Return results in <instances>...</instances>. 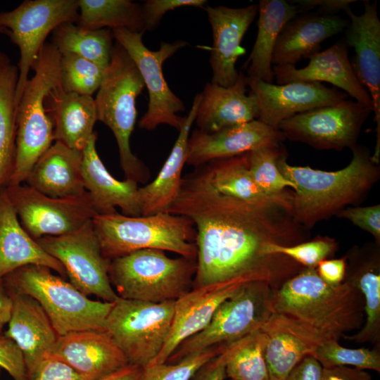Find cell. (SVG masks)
Returning <instances> with one entry per match:
<instances>
[{
	"label": "cell",
	"instance_id": "d6a6232c",
	"mask_svg": "<svg viewBox=\"0 0 380 380\" xmlns=\"http://www.w3.org/2000/svg\"><path fill=\"white\" fill-rule=\"evenodd\" d=\"M197 167L208 182L220 193L255 204L281 203L291 206L292 194L277 196L263 192L253 179L248 153L210 161Z\"/></svg>",
	"mask_w": 380,
	"mask_h": 380
},
{
	"label": "cell",
	"instance_id": "f5cc1de1",
	"mask_svg": "<svg viewBox=\"0 0 380 380\" xmlns=\"http://www.w3.org/2000/svg\"><path fill=\"white\" fill-rule=\"evenodd\" d=\"M323 380H372V378L367 370L338 366L323 368Z\"/></svg>",
	"mask_w": 380,
	"mask_h": 380
},
{
	"label": "cell",
	"instance_id": "8fae6325",
	"mask_svg": "<svg viewBox=\"0 0 380 380\" xmlns=\"http://www.w3.org/2000/svg\"><path fill=\"white\" fill-rule=\"evenodd\" d=\"M78 18L77 0H26L0 13V32L6 33L20 51L16 107L46 38L60 25L77 23Z\"/></svg>",
	"mask_w": 380,
	"mask_h": 380
},
{
	"label": "cell",
	"instance_id": "83f0119b",
	"mask_svg": "<svg viewBox=\"0 0 380 380\" xmlns=\"http://www.w3.org/2000/svg\"><path fill=\"white\" fill-rule=\"evenodd\" d=\"M46 267L66 275L63 265L22 227L4 187L0 189V280L24 266Z\"/></svg>",
	"mask_w": 380,
	"mask_h": 380
},
{
	"label": "cell",
	"instance_id": "52a82bcc",
	"mask_svg": "<svg viewBox=\"0 0 380 380\" xmlns=\"http://www.w3.org/2000/svg\"><path fill=\"white\" fill-rule=\"evenodd\" d=\"M144 87L135 63L116 42L94 99L97 119L112 131L115 138L120 166L126 179L137 183H145L150 177L148 168L130 147V137L137 120L136 99Z\"/></svg>",
	"mask_w": 380,
	"mask_h": 380
},
{
	"label": "cell",
	"instance_id": "74e56055",
	"mask_svg": "<svg viewBox=\"0 0 380 380\" xmlns=\"http://www.w3.org/2000/svg\"><path fill=\"white\" fill-rule=\"evenodd\" d=\"M349 280L365 299L366 320L361 329L343 338L357 343H376L380 336V273L377 264H369L358 270Z\"/></svg>",
	"mask_w": 380,
	"mask_h": 380
},
{
	"label": "cell",
	"instance_id": "7bdbcfd3",
	"mask_svg": "<svg viewBox=\"0 0 380 380\" xmlns=\"http://www.w3.org/2000/svg\"><path fill=\"white\" fill-rule=\"evenodd\" d=\"M336 246L331 239L319 238L291 246L270 243L267 247V253L287 256L303 267L316 268L335 251Z\"/></svg>",
	"mask_w": 380,
	"mask_h": 380
},
{
	"label": "cell",
	"instance_id": "7dc6e473",
	"mask_svg": "<svg viewBox=\"0 0 380 380\" xmlns=\"http://www.w3.org/2000/svg\"><path fill=\"white\" fill-rule=\"evenodd\" d=\"M32 380L87 379L63 362L49 357L40 365Z\"/></svg>",
	"mask_w": 380,
	"mask_h": 380
},
{
	"label": "cell",
	"instance_id": "ac0fdd59",
	"mask_svg": "<svg viewBox=\"0 0 380 380\" xmlns=\"http://www.w3.org/2000/svg\"><path fill=\"white\" fill-rule=\"evenodd\" d=\"M213 34V47L209 59L211 82L229 87L236 80L238 58L245 53L242 39L258 12L256 4L241 8L224 6H205Z\"/></svg>",
	"mask_w": 380,
	"mask_h": 380
},
{
	"label": "cell",
	"instance_id": "ee69618b",
	"mask_svg": "<svg viewBox=\"0 0 380 380\" xmlns=\"http://www.w3.org/2000/svg\"><path fill=\"white\" fill-rule=\"evenodd\" d=\"M205 0H148L141 5L144 31L156 28L163 15L168 11L182 7L204 8Z\"/></svg>",
	"mask_w": 380,
	"mask_h": 380
},
{
	"label": "cell",
	"instance_id": "f6af8a7d",
	"mask_svg": "<svg viewBox=\"0 0 380 380\" xmlns=\"http://www.w3.org/2000/svg\"><path fill=\"white\" fill-rule=\"evenodd\" d=\"M336 215L349 220L355 225L368 232L379 242L380 205L348 208L342 209Z\"/></svg>",
	"mask_w": 380,
	"mask_h": 380
},
{
	"label": "cell",
	"instance_id": "8992f818",
	"mask_svg": "<svg viewBox=\"0 0 380 380\" xmlns=\"http://www.w3.org/2000/svg\"><path fill=\"white\" fill-rule=\"evenodd\" d=\"M61 53L51 43L42 48L16 107L15 153L6 185L25 182L32 167L53 144V125L44 99L59 84Z\"/></svg>",
	"mask_w": 380,
	"mask_h": 380
},
{
	"label": "cell",
	"instance_id": "e575fe53",
	"mask_svg": "<svg viewBox=\"0 0 380 380\" xmlns=\"http://www.w3.org/2000/svg\"><path fill=\"white\" fill-rule=\"evenodd\" d=\"M113 39L110 29L90 30L74 23H65L53 31L51 43L61 54H75L107 68L111 59Z\"/></svg>",
	"mask_w": 380,
	"mask_h": 380
},
{
	"label": "cell",
	"instance_id": "e0dca14e",
	"mask_svg": "<svg viewBox=\"0 0 380 380\" xmlns=\"http://www.w3.org/2000/svg\"><path fill=\"white\" fill-rule=\"evenodd\" d=\"M363 4L362 14L355 15L352 10L346 13L350 20L344 41L348 47L354 49L353 69L372 101L376 142L372 158L378 162L380 153V20L376 1L371 3L367 0Z\"/></svg>",
	"mask_w": 380,
	"mask_h": 380
},
{
	"label": "cell",
	"instance_id": "2e32d148",
	"mask_svg": "<svg viewBox=\"0 0 380 380\" xmlns=\"http://www.w3.org/2000/svg\"><path fill=\"white\" fill-rule=\"evenodd\" d=\"M248 87L258 103V120L274 129L282 121L297 114L333 105L348 98L344 91L316 82L296 81L275 84L248 77Z\"/></svg>",
	"mask_w": 380,
	"mask_h": 380
},
{
	"label": "cell",
	"instance_id": "4316f807",
	"mask_svg": "<svg viewBox=\"0 0 380 380\" xmlns=\"http://www.w3.org/2000/svg\"><path fill=\"white\" fill-rule=\"evenodd\" d=\"M349 20L319 13L296 15L281 30L273 52V65H296L320 51L322 43L346 29Z\"/></svg>",
	"mask_w": 380,
	"mask_h": 380
},
{
	"label": "cell",
	"instance_id": "11a10c76",
	"mask_svg": "<svg viewBox=\"0 0 380 380\" xmlns=\"http://www.w3.org/2000/svg\"><path fill=\"white\" fill-rule=\"evenodd\" d=\"M143 369L141 367L129 364L99 380H139Z\"/></svg>",
	"mask_w": 380,
	"mask_h": 380
},
{
	"label": "cell",
	"instance_id": "277c9868",
	"mask_svg": "<svg viewBox=\"0 0 380 380\" xmlns=\"http://www.w3.org/2000/svg\"><path fill=\"white\" fill-rule=\"evenodd\" d=\"M46 267L30 265L6 275L3 280L9 292L36 300L58 336L84 331H105L113 303L92 300L70 281Z\"/></svg>",
	"mask_w": 380,
	"mask_h": 380
},
{
	"label": "cell",
	"instance_id": "c3c4849f",
	"mask_svg": "<svg viewBox=\"0 0 380 380\" xmlns=\"http://www.w3.org/2000/svg\"><path fill=\"white\" fill-rule=\"evenodd\" d=\"M354 0H294L290 2L298 6V9H317V13L324 15H336L340 11L347 13L350 11V4Z\"/></svg>",
	"mask_w": 380,
	"mask_h": 380
},
{
	"label": "cell",
	"instance_id": "ba28073f",
	"mask_svg": "<svg viewBox=\"0 0 380 380\" xmlns=\"http://www.w3.org/2000/svg\"><path fill=\"white\" fill-rule=\"evenodd\" d=\"M196 258H171L144 249L110 260L108 274L119 298L148 303L176 301L193 288Z\"/></svg>",
	"mask_w": 380,
	"mask_h": 380
},
{
	"label": "cell",
	"instance_id": "4dcf8cb0",
	"mask_svg": "<svg viewBox=\"0 0 380 380\" xmlns=\"http://www.w3.org/2000/svg\"><path fill=\"white\" fill-rule=\"evenodd\" d=\"M82 151L54 141L30 170L25 182L34 190L53 198L82 195L84 187Z\"/></svg>",
	"mask_w": 380,
	"mask_h": 380
},
{
	"label": "cell",
	"instance_id": "cb8c5ba5",
	"mask_svg": "<svg viewBox=\"0 0 380 380\" xmlns=\"http://www.w3.org/2000/svg\"><path fill=\"white\" fill-rule=\"evenodd\" d=\"M244 284L217 283L205 285L193 288L177 299L165 346L150 365L165 362L183 341L206 327L217 308L234 295Z\"/></svg>",
	"mask_w": 380,
	"mask_h": 380
},
{
	"label": "cell",
	"instance_id": "f1b7e54d",
	"mask_svg": "<svg viewBox=\"0 0 380 380\" xmlns=\"http://www.w3.org/2000/svg\"><path fill=\"white\" fill-rule=\"evenodd\" d=\"M44 107L53 125L54 141L82 151L98 120L95 99L65 91L58 84L46 96Z\"/></svg>",
	"mask_w": 380,
	"mask_h": 380
},
{
	"label": "cell",
	"instance_id": "9f6ffc18",
	"mask_svg": "<svg viewBox=\"0 0 380 380\" xmlns=\"http://www.w3.org/2000/svg\"><path fill=\"white\" fill-rule=\"evenodd\" d=\"M9 64V58L4 53H0V72Z\"/></svg>",
	"mask_w": 380,
	"mask_h": 380
},
{
	"label": "cell",
	"instance_id": "30bf717a",
	"mask_svg": "<svg viewBox=\"0 0 380 380\" xmlns=\"http://www.w3.org/2000/svg\"><path fill=\"white\" fill-rule=\"evenodd\" d=\"M175 301L148 303L119 298L113 303L105 331L129 364L148 366L163 348L169 335Z\"/></svg>",
	"mask_w": 380,
	"mask_h": 380
},
{
	"label": "cell",
	"instance_id": "484cf974",
	"mask_svg": "<svg viewBox=\"0 0 380 380\" xmlns=\"http://www.w3.org/2000/svg\"><path fill=\"white\" fill-rule=\"evenodd\" d=\"M96 132H94L82 151V170L84 187L89 193L97 215L116 213L131 217L141 215L138 199V183L113 177L103 165L96 148Z\"/></svg>",
	"mask_w": 380,
	"mask_h": 380
},
{
	"label": "cell",
	"instance_id": "603a6c76",
	"mask_svg": "<svg viewBox=\"0 0 380 380\" xmlns=\"http://www.w3.org/2000/svg\"><path fill=\"white\" fill-rule=\"evenodd\" d=\"M13 308L5 336L20 349L27 377L32 380L51 353L58 335L39 303L23 294L9 292Z\"/></svg>",
	"mask_w": 380,
	"mask_h": 380
},
{
	"label": "cell",
	"instance_id": "60d3db41",
	"mask_svg": "<svg viewBox=\"0 0 380 380\" xmlns=\"http://www.w3.org/2000/svg\"><path fill=\"white\" fill-rule=\"evenodd\" d=\"M323 368L346 366L380 372L379 349L348 348L341 346L338 340L330 339L312 354Z\"/></svg>",
	"mask_w": 380,
	"mask_h": 380
},
{
	"label": "cell",
	"instance_id": "b9f144b4",
	"mask_svg": "<svg viewBox=\"0 0 380 380\" xmlns=\"http://www.w3.org/2000/svg\"><path fill=\"white\" fill-rule=\"evenodd\" d=\"M227 346L212 347L173 364L150 365L143 369L139 380H191L203 365L220 354Z\"/></svg>",
	"mask_w": 380,
	"mask_h": 380
},
{
	"label": "cell",
	"instance_id": "7c38bea8",
	"mask_svg": "<svg viewBox=\"0 0 380 380\" xmlns=\"http://www.w3.org/2000/svg\"><path fill=\"white\" fill-rule=\"evenodd\" d=\"M112 32L116 42L124 48L135 63L148 90V108L139 122V127L152 131L165 124L179 131L184 117L177 113L184 111L185 106L165 80L163 64L177 51L187 46V42H162L157 51H152L143 42L144 32L127 29H115Z\"/></svg>",
	"mask_w": 380,
	"mask_h": 380
},
{
	"label": "cell",
	"instance_id": "44dd1931",
	"mask_svg": "<svg viewBox=\"0 0 380 380\" xmlns=\"http://www.w3.org/2000/svg\"><path fill=\"white\" fill-rule=\"evenodd\" d=\"M49 357L63 362L87 380H99L129 365L107 332L99 330L58 336Z\"/></svg>",
	"mask_w": 380,
	"mask_h": 380
},
{
	"label": "cell",
	"instance_id": "7402d4cb",
	"mask_svg": "<svg viewBox=\"0 0 380 380\" xmlns=\"http://www.w3.org/2000/svg\"><path fill=\"white\" fill-rule=\"evenodd\" d=\"M308 59L310 60L308 64L303 68L292 65H273L277 84L296 81L326 82L341 89L356 102L373 110L370 96L354 72L348 58V46L344 39Z\"/></svg>",
	"mask_w": 380,
	"mask_h": 380
},
{
	"label": "cell",
	"instance_id": "4fadbf2b",
	"mask_svg": "<svg viewBox=\"0 0 380 380\" xmlns=\"http://www.w3.org/2000/svg\"><path fill=\"white\" fill-rule=\"evenodd\" d=\"M36 241L63 265L70 282L82 293L108 303L119 298L109 278L110 260L102 253L92 220L74 232Z\"/></svg>",
	"mask_w": 380,
	"mask_h": 380
},
{
	"label": "cell",
	"instance_id": "9c48e42d",
	"mask_svg": "<svg viewBox=\"0 0 380 380\" xmlns=\"http://www.w3.org/2000/svg\"><path fill=\"white\" fill-rule=\"evenodd\" d=\"M274 289L265 281L244 284L217 308L207 327L183 341L165 362L176 363L212 347L229 345L260 329L272 312Z\"/></svg>",
	"mask_w": 380,
	"mask_h": 380
},
{
	"label": "cell",
	"instance_id": "f35d334b",
	"mask_svg": "<svg viewBox=\"0 0 380 380\" xmlns=\"http://www.w3.org/2000/svg\"><path fill=\"white\" fill-rule=\"evenodd\" d=\"M286 155L280 144L264 146L248 153V168L258 187L266 194L277 196L295 185L280 172L277 161Z\"/></svg>",
	"mask_w": 380,
	"mask_h": 380
},
{
	"label": "cell",
	"instance_id": "ab89813d",
	"mask_svg": "<svg viewBox=\"0 0 380 380\" xmlns=\"http://www.w3.org/2000/svg\"><path fill=\"white\" fill-rule=\"evenodd\" d=\"M106 69L75 54H61L59 86L68 92L92 96L100 87Z\"/></svg>",
	"mask_w": 380,
	"mask_h": 380
},
{
	"label": "cell",
	"instance_id": "d4e9b609",
	"mask_svg": "<svg viewBox=\"0 0 380 380\" xmlns=\"http://www.w3.org/2000/svg\"><path fill=\"white\" fill-rule=\"evenodd\" d=\"M248 77L239 72L235 82L222 87L207 82L201 99L194 122L198 129L213 133L222 129L258 120L259 110L255 96L247 95Z\"/></svg>",
	"mask_w": 380,
	"mask_h": 380
},
{
	"label": "cell",
	"instance_id": "8d00e7d4",
	"mask_svg": "<svg viewBox=\"0 0 380 380\" xmlns=\"http://www.w3.org/2000/svg\"><path fill=\"white\" fill-rule=\"evenodd\" d=\"M266 336L261 329L228 345L225 372L230 380H270L265 360Z\"/></svg>",
	"mask_w": 380,
	"mask_h": 380
},
{
	"label": "cell",
	"instance_id": "5bb4252c",
	"mask_svg": "<svg viewBox=\"0 0 380 380\" xmlns=\"http://www.w3.org/2000/svg\"><path fill=\"white\" fill-rule=\"evenodd\" d=\"M20 223L34 240L58 236L82 228L97 215L87 191L70 198H53L29 186L5 187Z\"/></svg>",
	"mask_w": 380,
	"mask_h": 380
},
{
	"label": "cell",
	"instance_id": "1f68e13d",
	"mask_svg": "<svg viewBox=\"0 0 380 380\" xmlns=\"http://www.w3.org/2000/svg\"><path fill=\"white\" fill-rule=\"evenodd\" d=\"M258 6V33L244 68L248 77L272 83L274 75L272 59L277 39L286 24L300 10L284 0H260Z\"/></svg>",
	"mask_w": 380,
	"mask_h": 380
},
{
	"label": "cell",
	"instance_id": "5b68a950",
	"mask_svg": "<svg viewBox=\"0 0 380 380\" xmlns=\"http://www.w3.org/2000/svg\"><path fill=\"white\" fill-rule=\"evenodd\" d=\"M103 255L110 260L144 249L196 258V231L189 219L170 213L131 217L118 212L92 219Z\"/></svg>",
	"mask_w": 380,
	"mask_h": 380
},
{
	"label": "cell",
	"instance_id": "681fc988",
	"mask_svg": "<svg viewBox=\"0 0 380 380\" xmlns=\"http://www.w3.org/2000/svg\"><path fill=\"white\" fill-rule=\"evenodd\" d=\"M284 380H323V367L312 355L305 357Z\"/></svg>",
	"mask_w": 380,
	"mask_h": 380
},
{
	"label": "cell",
	"instance_id": "7a4b0ae2",
	"mask_svg": "<svg viewBox=\"0 0 380 380\" xmlns=\"http://www.w3.org/2000/svg\"><path fill=\"white\" fill-rule=\"evenodd\" d=\"M353 153L350 163L336 171L291 165L286 162V154L279 159L280 172L296 186L291 213L298 224L310 228L336 215L344 206L357 201L376 182L379 170L368 148L356 146Z\"/></svg>",
	"mask_w": 380,
	"mask_h": 380
},
{
	"label": "cell",
	"instance_id": "3957f363",
	"mask_svg": "<svg viewBox=\"0 0 380 380\" xmlns=\"http://www.w3.org/2000/svg\"><path fill=\"white\" fill-rule=\"evenodd\" d=\"M360 299V291L349 279L332 285L315 268L304 267L273 290L271 309L338 340L361 327Z\"/></svg>",
	"mask_w": 380,
	"mask_h": 380
},
{
	"label": "cell",
	"instance_id": "6da1fadb",
	"mask_svg": "<svg viewBox=\"0 0 380 380\" xmlns=\"http://www.w3.org/2000/svg\"><path fill=\"white\" fill-rule=\"evenodd\" d=\"M291 208L281 203H250L222 194L197 167L182 177L168 213L189 219L196 231L193 288L260 281L277 289L299 272L304 267L291 258L267 253L270 243H299L301 225L293 218Z\"/></svg>",
	"mask_w": 380,
	"mask_h": 380
},
{
	"label": "cell",
	"instance_id": "9a60e30c",
	"mask_svg": "<svg viewBox=\"0 0 380 380\" xmlns=\"http://www.w3.org/2000/svg\"><path fill=\"white\" fill-rule=\"evenodd\" d=\"M373 113L355 101L322 106L297 114L277 127L289 139L307 144L319 150H352L361 128Z\"/></svg>",
	"mask_w": 380,
	"mask_h": 380
},
{
	"label": "cell",
	"instance_id": "836d02e7",
	"mask_svg": "<svg viewBox=\"0 0 380 380\" xmlns=\"http://www.w3.org/2000/svg\"><path fill=\"white\" fill-rule=\"evenodd\" d=\"M76 23L90 30L127 29L144 32L141 5L130 0H77Z\"/></svg>",
	"mask_w": 380,
	"mask_h": 380
},
{
	"label": "cell",
	"instance_id": "816d5d0a",
	"mask_svg": "<svg viewBox=\"0 0 380 380\" xmlns=\"http://www.w3.org/2000/svg\"><path fill=\"white\" fill-rule=\"evenodd\" d=\"M224 350L203 365L191 380H224L227 377Z\"/></svg>",
	"mask_w": 380,
	"mask_h": 380
},
{
	"label": "cell",
	"instance_id": "db71d44e",
	"mask_svg": "<svg viewBox=\"0 0 380 380\" xmlns=\"http://www.w3.org/2000/svg\"><path fill=\"white\" fill-rule=\"evenodd\" d=\"M13 300L9 292L6 291L4 280H0V336L6 324H8L12 312Z\"/></svg>",
	"mask_w": 380,
	"mask_h": 380
},
{
	"label": "cell",
	"instance_id": "bcb514c9",
	"mask_svg": "<svg viewBox=\"0 0 380 380\" xmlns=\"http://www.w3.org/2000/svg\"><path fill=\"white\" fill-rule=\"evenodd\" d=\"M0 367L13 380H29L20 349L11 338L3 335L0 336Z\"/></svg>",
	"mask_w": 380,
	"mask_h": 380
},
{
	"label": "cell",
	"instance_id": "f907efd6",
	"mask_svg": "<svg viewBox=\"0 0 380 380\" xmlns=\"http://www.w3.org/2000/svg\"><path fill=\"white\" fill-rule=\"evenodd\" d=\"M316 271L319 277L332 285L342 283L346 277V262L345 258L324 260L320 262Z\"/></svg>",
	"mask_w": 380,
	"mask_h": 380
},
{
	"label": "cell",
	"instance_id": "d590c367",
	"mask_svg": "<svg viewBox=\"0 0 380 380\" xmlns=\"http://www.w3.org/2000/svg\"><path fill=\"white\" fill-rule=\"evenodd\" d=\"M18 78V67L13 65L0 72V189L7 184L15 160Z\"/></svg>",
	"mask_w": 380,
	"mask_h": 380
},
{
	"label": "cell",
	"instance_id": "ffe728a7",
	"mask_svg": "<svg viewBox=\"0 0 380 380\" xmlns=\"http://www.w3.org/2000/svg\"><path fill=\"white\" fill-rule=\"evenodd\" d=\"M285 139L279 129L258 120L213 133L196 129L190 133L188 139L186 163L196 167L214 160L232 158L264 146L280 144Z\"/></svg>",
	"mask_w": 380,
	"mask_h": 380
},
{
	"label": "cell",
	"instance_id": "f546056e",
	"mask_svg": "<svg viewBox=\"0 0 380 380\" xmlns=\"http://www.w3.org/2000/svg\"><path fill=\"white\" fill-rule=\"evenodd\" d=\"M201 99L197 94L191 108L184 117L174 146L156 177L149 184L138 188L141 215L168 213L180 190L182 172L186 163L188 139Z\"/></svg>",
	"mask_w": 380,
	"mask_h": 380
},
{
	"label": "cell",
	"instance_id": "d6986e66",
	"mask_svg": "<svg viewBox=\"0 0 380 380\" xmlns=\"http://www.w3.org/2000/svg\"><path fill=\"white\" fill-rule=\"evenodd\" d=\"M266 336L265 360L270 380H284L305 357L334 339L284 314L272 312L260 327Z\"/></svg>",
	"mask_w": 380,
	"mask_h": 380
}]
</instances>
